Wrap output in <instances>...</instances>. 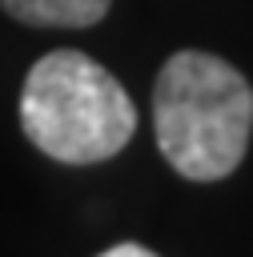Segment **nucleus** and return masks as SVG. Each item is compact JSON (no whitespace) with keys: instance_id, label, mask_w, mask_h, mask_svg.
<instances>
[{"instance_id":"f03ea898","label":"nucleus","mask_w":253,"mask_h":257,"mask_svg":"<svg viewBox=\"0 0 253 257\" xmlns=\"http://www.w3.org/2000/svg\"><path fill=\"white\" fill-rule=\"evenodd\" d=\"M20 128L60 165H100L133 141L137 104L104 64L76 48H56L24 76Z\"/></svg>"},{"instance_id":"7ed1b4c3","label":"nucleus","mask_w":253,"mask_h":257,"mask_svg":"<svg viewBox=\"0 0 253 257\" xmlns=\"http://www.w3.org/2000/svg\"><path fill=\"white\" fill-rule=\"evenodd\" d=\"M0 8L32 28H92L108 16L112 0H0Z\"/></svg>"},{"instance_id":"20e7f679","label":"nucleus","mask_w":253,"mask_h":257,"mask_svg":"<svg viewBox=\"0 0 253 257\" xmlns=\"http://www.w3.org/2000/svg\"><path fill=\"white\" fill-rule=\"evenodd\" d=\"M96 257H157V253L145 249V245H137V241H120V245H112V249H104Z\"/></svg>"},{"instance_id":"f257e3e1","label":"nucleus","mask_w":253,"mask_h":257,"mask_svg":"<svg viewBox=\"0 0 253 257\" xmlns=\"http://www.w3.org/2000/svg\"><path fill=\"white\" fill-rule=\"evenodd\" d=\"M153 133L161 157L185 181L229 177L253 137V84L229 60L181 48L153 84Z\"/></svg>"}]
</instances>
